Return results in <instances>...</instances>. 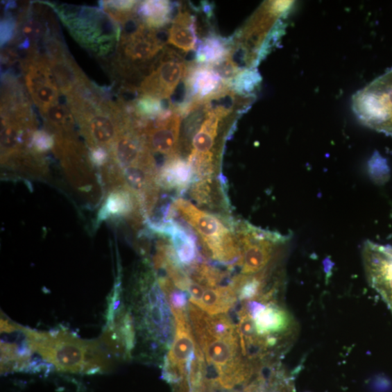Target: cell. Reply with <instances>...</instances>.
<instances>
[{
  "label": "cell",
  "mask_w": 392,
  "mask_h": 392,
  "mask_svg": "<svg viewBox=\"0 0 392 392\" xmlns=\"http://www.w3.org/2000/svg\"><path fill=\"white\" fill-rule=\"evenodd\" d=\"M29 348L58 370L77 373L105 371L112 355L101 341H87L66 330L37 332L22 326Z\"/></svg>",
  "instance_id": "6da1fadb"
},
{
  "label": "cell",
  "mask_w": 392,
  "mask_h": 392,
  "mask_svg": "<svg viewBox=\"0 0 392 392\" xmlns=\"http://www.w3.org/2000/svg\"><path fill=\"white\" fill-rule=\"evenodd\" d=\"M133 305L136 332L138 330L151 350L169 351L176 336V321L159 280L150 275L144 278Z\"/></svg>",
  "instance_id": "7a4b0ae2"
},
{
  "label": "cell",
  "mask_w": 392,
  "mask_h": 392,
  "mask_svg": "<svg viewBox=\"0 0 392 392\" xmlns=\"http://www.w3.org/2000/svg\"><path fill=\"white\" fill-rule=\"evenodd\" d=\"M171 208L196 231L207 257L230 268L241 266L242 252L237 235L221 219L182 198L176 199Z\"/></svg>",
  "instance_id": "3957f363"
},
{
  "label": "cell",
  "mask_w": 392,
  "mask_h": 392,
  "mask_svg": "<svg viewBox=\"0 0 392 392\" xmlns=\"http://www.w3.org/2000/svg\"><path fill=\"white\" fill-rule=\"evenodd\" d=\"M56 11L74 39L93 51L106 54L119 42L120 25L102 10L61 6Z\"/></svg>",
  "instance_id": "277c9868"
},
{
  "label": "cell",
  "mask_w": 392,
  "mask_h": 392,
  "mask_svg": "<svg viewBox=\"0 0 392 392\" xmlns=\"http://www.w3.org/2000/svg\"><path fill=\"white\" fill-rule=\"evenodd\" d=\"M253 318L259 350L264 360L271 350L285 348L296 335V322L291 314L273 300L245 302L242 307Z\"/></svg>",
  "instance_id": "5b68a950"
},
{
  "label": "cell",
  "mask_w": 392,
  "mask_h": 392,
  "mask_svg": "<svg viewBox=\"0 0 392 392\" xmlns=\"http://www.w3.org/2000/svg\"><path fill=\"white\" fill-rule=\"evenodd\" d=\"M353 108L366 126L392 137V69L359 91Z\"/></svg>",
  "instance_id": "8992f818"
},
{
  "label": "cell",
  "mask_w": 392,
  "mask_h": 392,
  "mask_svg": "<svg viewBox=\"0 0 392 392\" xmlns=\"http://www.w3.org/2000/svg\"><path fill=\"white\" fill-rule=\"evenodd\" d=\"M176 321V336L164 359V376L169 382L178 383L187 377L197 357V344L187 310H171Z\"/></svg>",
  "instance_id": "52a82bcc"
},
{
  "label": "cell",
  "mask_w": 392,
  "mask_h": 392,
  "mask_svg": "<svg viewBox=\"0 0 392 392\" xmlns=\"http://www.w3.org/2000/svg\"><path fill=\"white\" fill-rule=\"evenodd\" d=\"M188 64L176 51H164L139 87L141 96L169 101L183 83Z\"/></svg>",
  "instance_id": "ba28073f"
},
{
  "label": "cell",
  "mask_w": 392,
  "mask_h": 392,
  "mask_svg": "<svg viewBox=\"0 0 392 392\" xmlns=\"http://www.w3.org/2000/svg\"><path fill=\"white\" fill-rule=\"evenodd\" d=\"M119 40V51L123 58L132 64L141 65L159 56L164 48L160 30L146 26L134 18L123 24Z\"/></svg>",
  "instance_id": "9c48e42d"
},
{
  "label": "cell",
  "mask_w": 392,
  "mask_h": 392,
  "mask_svg": "<svg viewBox=\"0 0 392 392\" xmlns=\"http://www.w3.org/2000/svg\"><path fill=\"white\" fill-rule=\"evenodd\" d=\"M362 257L369 285L380 294L392 314V246L367 241Z\"/></svg>",
  "instance_id": "30bf717a"
},
{
  "label": "cell",
  "mask_w": 392,
  "mask_h": 392,
  "mask_svg": "<svg viewBox=\"0 0 392 392\" xmlns=\"http://www.w3.org/2000/svg\"><path fill=\"white\" fill-rule=\"evenodd\" d=\"M26 85L42 114L60 101L61 92L46 57H36L28 62Z\"/></svg>",
  "instance_id": "8fae6325"
},
{
  "label": "cell",
  "mask_w": 392,
  "mask_h": 392,
  "mask_svg": "<svg viewBox=\"0 0 392 392\" xmlns=\"http://www.w3.org/2000/svg\"><path fill=\"white\" fill-rule=\"evenodd\" d=\"M171 107L158 118L148 121L143 130L150 151L166 155L168 158L178 154L182 121L181 116Z\"/></svg>",
  "instance_id": "7c38bea8"
},
{
  "label": "cell",
  "mask_w": 392,
  "mask_h": 392,
  "mask_svg": "<svg viewBox=\"0 0 392 392\" xmlns=\"http://www.w3.org/2000/svg\"><path fill=\"white\" fill-rule=\"evenodd\" d=\"M183 83L185 98L182 101L196 100L202 102L213 95L223 84L221 78L208 66L197 62L188 64Z\"/></svg>",
  "instance_id": "4fadbf2b"
},
{
  "label": "cell",
  "mask_w": 392,
  "mask_h": 392,
  "mask_svg": "<svg viewBox=\"0 0 392 392\" xmlns=\"http://www.w3.org/2000/svg\"><path fill=\"white\" fill-rule=\"evenodd\" d=\"M152 229L169 235L178 260L183 269L190 268L198 263V250L196 238L190 230L171 219L165 223L156 225Z\"/></svg>",
  "instance_id": "5bb4252c"
},
{
  "label": "cell",
  "mask_w": 392,
  "mask_h": 392,
  "mask_svg": "<svg viewBox=\"0 0 392 392\" xmlns=\"http://www.w3.org/2000/svg\"><path fill=\"white\" fill-rule=\"evenodd\" d=\"M197 35L196 15L180 8L167 33V42L185 53L196 50Z\"/></svg>",
  "instance_id": "9a60e30c"
},
{
  "label": "cell",
  "mask_w": 392,
  "mask_h": 392,
  "mask_svg": "<svg viewBox=\"0 0 392 392\" xmlns=\"http://www.w3.org/2000/svg\"><path fill=\"white\" fill-rule=\"evenodd\" d=\"M157 178L164 187L178 191H185L194 182L189 162L178 154L168 158Z\"/></svg>",
  "instance_id": "2e32d148"
},
{
  "label": "cell",
  "mask_w": 392,
  "mask_h": 392,
  "mask_svg": "<svg viewBox=\"0 0 392 392\" xmlns=\"http://www.w3.org/2000/svg\"><path fill=\"white\" fill-rule=\"evenodd\" d=\"M179 4L164 0L140 2L137 8L139 18L148 28L160 30L173 21V13Z\"/></svg>",
  "instance_id": "e0dca14e"
},
{
  "label": "cell",
  "mask_w": 392,
  "mask_h": 392,
  "mask_svg": "<svg viewBox=\"0 0 392 392\" xmlns=\"http://www.w3.org/2000/svg\"><path fill=\"white\" fill-rule=\"evenodd\" d=\"M232 45L231 37L224 38L214 31H210L205 38L198 40L195 51V61L201 65L216 64L228 57Z\"/></svg>",
  "instance_id": "ac0fdd59"
},
{
  "label": "cell",
  "mask_w": 392,
  "mask_h": 392,
  "mask_svg": "<svg viewBox=\"0 0 392 392\" xmlns=\"http://www.w3.org/2000/svg\"><path fill=\"white\" fill-rule=\"evenodd\" d=\"M22 330V326H21ZM23 334V332H22ZM33 352L31 350L23 334L22 342H1V370L10 372L31 368Z\"/></svg>",
  "instance_id": "d6986e66"
},
{
  "label": "cell",
  "mask_w": 392,
  "mask_h": 392,
  "mask_svg": "<svg viewBox=\"0 0 392 392\" xmlns=\"http://www.w3.org/2000/svg\"><path fill=\"white\" fill-rule=\"evenodd\" d=\"M238 301L237 292L230 284L206 289L201 299L194 304L209 315H221L228 312Z\"/></svg>",
  "instance_id": "ffe728a7"
},
{
  "label": "cell",
  "mask_w": 392,
  "mask_h": 392,
  "mask_svg": "<svg viewBox=\"0 0 392 392\" xmlns=\"http://www.w3.org/2000/svg\"><path fill=\"white\" fill-rule=\"evenodd\" d=\"M223 119L217 113L207 111L205 119L203 120L200 129L194 137L193 151L201 153L212 151L218 135L219 122Z\"/></svg>",
  "instance_id": "44dd1931"
},
{
  "label": "cell",
  "mask_w": 392,
  "mask_h": 392,
  "mask_svg": "<svg viewBox=\"0 0 392 392\" xmlns=\"http://www.w3.org/2000/svg\"><path fill=\"white\" fill-rule=\"evenodd\" d=\"M262 80V76L257 69H246L241 71L226 85L235 95L250 99L255 96V92L258 90Z\"/></svg>",
  "instance_id": "7402d4cb"
},
{
  "label": "cell",
  "mask_w": 392,
  "mask_h": 392,
  "mask_svg": "<svg viewBox=\"0 0 392 392\" xmlns=\"http://www.w3.org/2000/svg\"><path fill=\"white\" fill-rule=\"evenodd\" d=\"M185 272L193 281L205 289L219 287V284L227 276L225 272L203 263L190 266Z\"/></svg>",
  "instance_id": "603a6c76"
},
{
  "label": "cell",
  "mask_w": 392,
  "mask_h": 392,
  "mask_svg": "<svg viewBox=\"0 0 392 392\" xmlns=\"http://www.w3.org/2000/svg\"><path fill=\"white\" fill-rule=\"evenodd\" d=\"M133 208L131 195L124 191H117L108 198L101 218L105 219L110 215H126L132 212Z\"/></svg>",
  "instance_id": "cb8c5ba5"
},
{
  "label": "cell",
  "mask_w": 392,
  "mask_h": 392,
  "mask_svg": "<svg viewBox=\"0 0 392 392\" xmlns=\"http://www.w3.org/2000/svg\"><path fill=\"white\" fill-rule=\"evenodd\" d=\"M43 115L51 126L59 130H67L71 128L73 124V114L70 108L60 101L51 107Z\"/></svg>",
  "instance_id": "d4e9b609"
},
{
  "label": "cell",
  "mask_w": 392,
  "mask_h": 392,
  "mask_svg": "<svg viewBox=\"0 0 392 392\" xmlns=\"http://www.w3.org/2000/svg\"><path fill=\"white\" fill-rule=\"evenodd\" d=\"M21 30L26 42H38L48 33V28L36 18L26 19L22 24Z\"/></svg>",
  "instance_id": "484cf974"
},
{
  "label": "cell",
  "mask_w": 392,
  "mask_h": 392,
  "mask_svg": "<svg viewBox=\"0 0 392 392\" xmlns=\"http://www.w3.org/2000/svg\"><path fill=\"white\" fill-rule=\"evenodd\" d=\"M53 139L51 135L44 131H37L31 137V145L39 152H44L50 150L53 146Z\"/></svg>",
  "instance_id": "4316f807"
},
{
  "label": "cell",
  "mask_w": 392,
  "mask_h": 392,
  "mask_svg": "<svg viewBox=\"0 0 392 392\" xmlns=\"http://www.w3.org/2000/svg\"><path fill=\"white\" fill-rule=\"evenodd\" d=\"M1 43L8 42L13 36L15 31V23L11 19H7L1 24Z\"/></svg>",
  "instance_id": "83f0119b"
},
{
  "label": "cell",
  "mask_w": 392,
  "mask_h": 392,
  "mask_svg": "<svg viewBox=\"0 0 392 392\" xmlns=\"http://www.w3.org/2000/svg\"><path fill=\"white\" fill-rule=\"evenodd\" d=\"M91 160L99 166L104 164L108 160V153L103 148H94L91 153Z\"/></svg>",
  "instance_id": "f1b7e54d"
}]
</instances>
